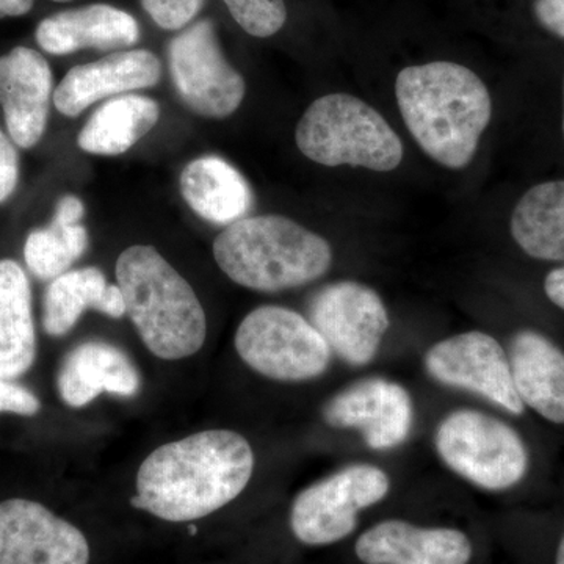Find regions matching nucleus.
Here are the masks:
<instances>
[{
    "label": "nucleus",
    "mask_w": 564,
    "mask_h": 564,
    "mask_svg": "<svg viewBox=\"0 0 564 564\" xmlns=\"http://www.w3.org/2000/svg\"><path fill=\"white\" fill-rule=\"evenodd\" d=\"M556 564H564V534L562 543L558 545V552H556Z\"/></svg>",
    "instance_id": "33"
},
{
    "label": "nucleus",
    "mask_w": 564,
    "mask_h": 564,
    "mask_svg": "<svg viewBox=\"0 0 564 564\" xmlns=\"http://www.w3.org/2000/svg\"><path fill=\"white\" fill-rule=\"evenodd\" d=\"M41 410L39 397L24 386L0 378V413L35 415Z\"/></svg>",
    "instance_id": "28"
},
{
    "label": "nucleus",
    "mask_w": 564,
    "mask_h": 564,
    "mask_svg": "<svg viewBox=\"0 0 564 564\" xmlns=\"http://www.w3.org/2000/svg\"><path fill=\"white\" fill-rule=\"evenodd\" d=\"M161 76V61L152 52H117L69 69L55 88L52 101L62 115L76 118L101 99L154 87Z\"/></svg>",
    "instance_id": "15"
},
{
    "label": "nucleus",
    "mask_w": 564,
    "mask_h": 564,
    "mask_svg": "<svg viewBox=\"0 0 564 564\" xmlns=\"http://www.w3.org/2000/svg\"><path fill=\"white\" fill-rule=\"evenodd\" d=\"M510 229L530 258L564 262V180L530 188L516 204Z\"/></svg>",
    "instance_id": "23"
},
{
    "label": "nucleus",
    "mask_w": 564,
    "mask_h": 564,
    "mask_svg": "<svg viewBox=\"0 0 564 564\" xmlns=\"http://www.w3.org/2000/svg\"><path fill=\"white\" fill-rule=\"evenodd\" d=\"M234 21L256 39L276 35L288 21L284 0H223Z\"/></svg>",
    "instance_id": "26"
},
{
    "label": "nucleus",
    "mask_w": 564,
    "mask_h": 564,
    "mask_svg": "<svg viewBox=\"0 0 564 564\" xmlns=\"http://www.w3.org/2000/svg\"><path fill=\"white\" fill-rule=\"evenodd\" d=\"M533 11L545 31L564 40V0H534Z\"/></svg>",
    "instance_id": "30"
},
{
    "label": "nucleus",
    "mask_w": 564,
    "mask_h": 564,
    "mask_svg": "<svg viewBox=\"0 0 564 564\" xmlns=\"http://www.w3.org/2000/svg\"><path fill=\"white\" fill-rule=\"evenodd\" d=\"M299 150L325 166L392 172L403 161L402 140L380 111L345 93L322 96L296 126Z\"/></svg>",
    "instance_id": "5"
},
{
    "label": "nucleus",
    "mask_w": 564,
    "mask_h": 564,
    "mask_svg": "<svg viewBox=\"0 0 564 564\" xmlns=\"http://www.w3.org/2000/svg\"><path fill=\"white\" fill-rule=\"evenodd\" d=\"M425 370L437 383L477 393L507 413H524L510 358L489 334L467 332L434 344L426 351Z\"/></svg>",
    "instance_id": "11"
},
{
    "label": "nucleus",
    "mask_w": 564,
    "mask_h": 564,
    "mask_svg": "<svg viewBox=\"0 0 564 564\" xmlns=\"http://www.w3.org/2000/svg\"><path fill=\"white\" fill-rule=\"evenodd\" d=\"M389 489L391 481L380 467H344L296 496L291 510L293 536L314 547L343 541L358 525L359 511L380 503Z\"/></svg>",
    "instance_id": "8"
},
{
    "label": "nucleus",
    "mask_w": 564,
    "mask_h": 564,
    "mask_svg": "<svg viewBox=\"0 0 564 564\" xmlns=\"http://www.w3.org/2000/svg\"><path fill=\"white\" fill-rule=\"evenodd\" d=\"M310 322L343 361L367 366L388 333V310L369 285L339 281L321 289L310 304Z\"/></svg>",
    "instance_id": "10"
},
{
    "label": "nucleus",
    "mask_w": 564,
    "mask_h": 564,
    "mask_svg": "<svg viewBox=\"0 0 564 564\" xmlns=\"http://www.w3.org/2000/svg\"><path fill=\"white\" fill-rule=\"evenodd\" d=\"M18 180H20V158H18L17 148L13 140H10L0 131V204L17 191Z\"/></svg>",
    "instance_id": "29"
},
{
    "label": "nucleus",
    "mask_w": 564,
    "mask_h": 564,
    "mask_svg": "<svg viewBox=\"0 0 564 564\" xmlns=\"http://www.w3.org/2000/svg\"><path fill=\"white\" fill-rule=\"evenodd\" d=\"M221 272L251 291L274 293L310 284L328 272L332 245L282 215H259L226 226L215 239Z\"/></svg>",
    "instance_id": "4"
},
{
    "label": "nucleus",
    "mask_w": 564,
    "mask_h": 564,
    "mask_svg": "<svg viewBox=\"0 0 564 564\" xmlns=\"http://www.w3.org/2000/svg\"><path fill=\"white\" fill-rule=\"evenodd\" d=\"M117 280L126 314L152 355L177 361L202 350L207 337L202 303L154 247L135 245L122 251Z\"/></svg>",
    "instance_id": "3"
},
{
    "label": "nucleus",
    "mask_w": 564,
    "mask_h": 564,
    "mask_svg": "<svg viewBox=\"0 0 564 564\" xmlns=\"http://www.w3.org/2000/svg\"><path fill=\"white\" fill-rule=\"evenodd\" d=\"M563 135H564V82H563Z\"/></svg>",
    "instance_id": "34"
},
{
    "label": "nucleus",
    "mask_w": 564,
    "mask_h": 564,
    "mask_svg": "<svg viewBox=\"0 0 564 564\" xmlns=\"http://www.w3.org/2000/svg\"><path fill=\"white\" fill-rule=\"evenodd\" d=\"M79 527L29 499L0 502V564H91Z\"/></svg>",
    "instance_id": "12"
},
{
    "label": "nucleus",
    "mask_w": 564,
    "mask_h": 564,
    "mask_svg": "<svg viewBox=\"0 0 564 564\" xmlns=\"http://www.w3.org/2000/svg\"><path fill=\"white\" fill-rule=\"evenodd\" d=\"M204 0H141L151 20L165 31H181L195 20Z\"/></svg>",
    "instance_id": "27"
},
{
    "label": "nucleus",
    "mask_w": 564,
    "mask_h": 564,
    "mask_svg": "<svg viewBox=\"0 0 564 564\" xmlns=\"http://www.w3.org/2000/svg\"><path fill=\"white\" fill-rule=\"evenodd\" d=\"M35 39L41 50L52 55L122 50L139 43L140 25L128 11L95 3L52 14L40 22Z\"/></svg>",
    "instance_id": "17"
},
{
    "label": "nucleus",
    "mask_w": 564,
    "mask_h": 564,
    "mask_svg": "<svg viewBox=\"0 0 564 564\" xmlns=\"http://www.w3.org/2000/svg\"><path fill=\"white\" fill-rule=\"evenodd\" d=\"M84 214V203L77 196H63L51 225L29 234L24 259L33 276L55 280L87 251L88 232L80 225Z\"/></svg>",
    "instance_id": "25"
},
{
    "label": "nucleus",
    "mask_w": 564,
    "mask_h": 564,
    "mask_svg": "<svg viewBox=\"0 0 564 564\" xmlns=\"http://www.w3.org/2000/svg\"><path fill=\"white\" fill-rule=\"evenodd\" d=\"M58 393L70 408L90 404L104 392L133 397L140 391V373L131 358L107 343H84L65 356L57 377Z\"/></svg>",
    "instance_id": "18"
},
{
    "label": "nucleus",
    "mask_w": 564,
    "mask_h": 564,
    "mask_svg": "<svg viewBox=\"0 0 564 564\" xmlns=\"http://www.w3.org/2000/svg\"><path fill=\"white\" fill-rule=\"evenodd\" d=\"M356 555L366 564H467L469 538L455 529H422L391 519L359 536Z\"/></svg>",
    "instance_id": "16"
},
{
    "label": "nucleus",
    "mask_w": 564,
    "mask_h": 564,
    "mask_svg": "<svg viewBox=\"0 0 564 564\" xmlns=\"http://www.w3.org/2000/svg\"><path fill=\"white\" fill-rule=\"evenodd\" d=\"M52 98V69L39 51L18 46L0 57V106L17 147L31 150L43 139Z\"/></svg>",
    "instance_id": "14"
},
{
    "label": "nucleus",
    "mask_w": 564,
    "mask_h": 564,
    "mask_svg": "<svg viewBox=\"0 0 564 564\" xmlns=\"http://www.w3.org/2000/svg\"><path fill=\"white\" fill-rule=\"evenodd\" d=\"M54 2H69V0H54Z\"/></svg>",
    "instance_id": "35"
},
{
    "label": "nucleus",
    "mask_w": 564,
    "mask_h": 564,
    "mask_svg": "<svg viewBox=\"0 0 564 564\" xmlns=\"http://www.w3.org/2000/svg\"><path fill=\"white\" fill-rule=\"evenodd\" d=\"M234 345L254 372L285 383L315 380L332 362V348L313 323L273 304L258 307L243 318Z\"/></svg>",
    "instance_id": "7"
},
{
    "label": "nucleus",
    "mask_w": 564,
    "mask_h": 564,
    "mask_svg": "<svg viewBox=\"0 0 564 564\" xmlns=\"http://www.w3.org/2000/svg\"><path fill=\"white\" fill-rule=\"evenodd\" d=\"M254 454L242 434L207 430L162 445L141 463L131 505L166 522L187 524L209 518L250 484Z\"/></svg>",
    "instance_id": "1"
},
{
    "label": "nucleus",
    "mask_w": 564,
    "mask_h": 564,
    "mask_svg": "<svg viewBox=\"0 0 564 564\" xmlns=\"http://www.w3.org/2000/svg\"><path fill=\"white\" fill-rule=\"evenodd\" d=\"M161 118L154 99L122 95L104 102L77 137L82 151L96 155H120L135 147Z\"/></svg>",
    "instance_id": "24"
},
{
    "label": "nucleus",
    "mask_w": 564,
    "mask_h": 564,
    "mask_svg": "<svg viewBox=\"0 0 564 564\" xmlns=\"http://www.w3.org/2000/svg\"><path fill=\"white\" fill-rule=\"evenodd\" d=\"M180 184L191 209L215 225L229 226L247 218L254 204L250 184L242 173L217 155H204L188 163Z\"/></svg>",
    "instance_id": "20"
},
{
    "label": "nucleus",
    "mask_w": 564,
    "mask_h": 564,
    "mask_svg": "<svg viewBox=\"0 0 564 564\" xmlns=\"http://www.w3.org/2000/svg\"><path fill=\"white\" fill-rule=\"evenodd\" d=\"M170 70L182 102L196 115L223 120L242 106L247 84L223 55L214 22H195L172 40Z\"/></svg>",
    "instance_id": "9"
},
{
    "label": "nucleus",
    "mask_w": 564,
    "mask_h": 564,
    "mask_svg": "<svg viewBox=\"0 0 564 564\" xmlns=\"http://www.w3.org/2000/svg\"><path fill=\"white\" fill-rule=\"evenodd\" d=\"M35 0H0V20L24 17L32 10Z\"/></svg>",
    "instance_id": "32"
},
{
    "label": "nucleus",
    "mask_w": 564,
    "mask_h": 564,
    "mask_svg": "<svg viewBox=\"0 0 564 564\" xmlns=\"http://www.w3.org/2000/svg\"><path fill=\"white\" fill-rule=\"evenodd\" d=\"M544 292L555 306L564 311V267L552 270L544 281Z\"/></svg>",
    "instance_id": "31"
},
{
    "label": "nucleus",
    "mask_w": 564,
    "mask_h": 564,
    "mask_svg": "<svg viewBox=\"0 0 564 564\" xmlns=\"http://www.w3.org/2000/svg\"><path fill=\"white\" fill-rule=\"evenodd\" d=\"M87 310L111 318L126 314L118 284H109L96 267L73 270L51 281L43 300V328L52 337L66 336Z\"/></svg>",
    "instance_id": "21"
},
{
    "label": "nucleus",
    "mask_w": 564,
    "mask_h": 564,
    "mask_svg": "<svg viewBox=\"0 0 564 564\" xmlns=\"http://www.w3.org/2000/svg\"><path fill=\"white\" fill-rule=\"evenodd\" d=\"M36 358L31 282L11 259L0 261V378L28 373Z\"/></svg>",
    "instance_id": "22"
},
{
    "label": "nucleus",
    "mask_w": 564,
    "mask_h": 564,
    "mask_svg": "<svg viewBox=\"0 0 564 564\" xmlns=\"http://www.w3.org/2000/svg\"><path fill=\"white\" fill-rule=\"evenodd\" d=\"M395 96L408 131L430 159L451 170L473 162L492 117L478 74L454 62L408 66L397 76Z\"/></svg>",
    "instance_id": "2"
},
{
    "label": "nucleus",
    "mask_w": 564,
    "mask_h": 564,
    "mask_svg": "<svg viewBox=\"0 0 564 564\" xmlns=\"http://www.w3.org/2000/svg\"><path fill=\"white\" fill-rule=\"evenodd\" d=\"M516 392L524 406L552 423H564V352L547 337L522 329L510 347Z\"/></svg>",
    "instance_id": "19"
},
{
    "label": "nucleus",
    "mask_w": 564,
    "mask_h": 564,
    "mask_svg": "<svg viewBox=\"0 0 564 564\" xmlns=\"http://www.w3.org/2000/svg\"><path fill=\"white\" fill-rule=\"evenodd\" d=\"M434 445L448 469L488 491L513 488L529 473V451L519 433L480 411L448 414L437 425Z\"/></svg>",
    "instance_id": "6"
},
{
    "label": "nucleus",
    "mask_w": 564,
    "mask_h": 564,
    "mask_svg": "<svg viewBox=\"0 0 564 564\" xmlns=\"http://www.w3.org/2000/svg\"><path fill=\"white\" fill-rule=\"evenodd\" d=\"M323 417L334 429L358 430L373 451H391L410 436L414 404L402 384L367 378L329 400Z\"/></svg>",
    "instance_id": "13"
}]
</instances>
